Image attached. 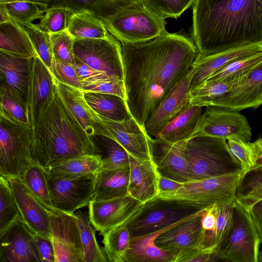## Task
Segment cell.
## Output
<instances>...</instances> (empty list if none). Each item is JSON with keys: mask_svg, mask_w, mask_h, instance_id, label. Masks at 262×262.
I'll return each mask as SVG.
<instances>
[{"mask_svg": "<svg viewBox=\"0 0 262 262\" xmlns=\"http://www.w3.org/2000/svg\"><path fill=\"white\" fill-rule=\"evenodd\" d=\"M250 145L252 162L251 170L262 166V138L250 143Z\"/></svg>", "mask_w": 262, "mask_h": 262, "instance_id": "cell-56", "label": "cell"}, {"mask_svg": "<svg viewBox=\"0 0 262 262\" xmlns=\"http://www.w3.org/2000/svg\"><path fill=\"white\" fill-rule=\"evenodd\" d=\"M192 28L200 56L262 45V0H195Z\"/></svg>", "mask_w": 262, "mask_h": 262, "instance_id": "cell-2", "label": "cell"}, {"mask_svg": "<svg viewBox=\"0 0 262 262\" xmlns=\"http://www.w3.org/2000/svg\"><path fill=\"white\" fill-rule=\"evenodd\" d=\"M67 30L74 38L102 39L109 34L102 19L88 8L73 10L70 13Z\"/></svg>", "mask_w": 262, "mask_h": 262, "instance_id": "cell-29", "label": "cell"}, {"mask_svg": "<svg viewBox=\"0 0 262 262\" xmlns=\"http://www.w3.org/2000/svg\"><path fill=\"white\" fill-rule=\"evenodd\" d=\"M184 155L191 182L243 171L224 139L194 135L186 141Z\"/></svg>", "mask_w": 262, "mask_h": 262, "instance_id": "cell-5", "label": "cell"}, {"mask_svg": "<svg viewBox=\"0 0 262 262\" xmlns=\"http://www.w3.org/2000/svg\"><path fill=\"white\" fill-rule=\"evenodd\" d=\"M262 243V200L254 204L248 211Z\"/></svg>", "mask_w": 262, "mask_h": 262, "instance_id": "cell-54", "label": "cell"}, {"mask_svg": "<svg viewBox=\"0 0 262 262\" xmlns=\"http://www.w3.org/2000/svg\"><path fill=\"white\" fill-rule=\"evenodd\" d=\"M227 144L231 154L241 165L244 173L250 171L252 164L250 142L232 138L227 140Z\"/></svg>", "mask_w": 262, "mask_h": 262, "instance_id": "cell-49", "label": "cell"}, {"mask_svg": "<svg viewBox=\"0 0 262 262\" xmlns=\"http://www.w3.org/2000/svg\"><path fill=\"white\" fill-rule=\"evenodd\" d=\"M0 176L21 179L33 163L32 127L0 114Z\"/></svg>", "mask_w": 262, "mask_h": 262, "instance_id": "cell-7", "label": "cell"}, {"mask_svg": "<svg viewBox=\"0 0 262 262\" xmlns=\"http://www.w3.org/2000/svg\"><path fill=\"white\" fill-rule=\"evenodd\" d=\"M55 80L56 91L87 134L111 138L99 115L86 101L81 89Z\"/></svg>", "mask_w": 262, "mask_h": 262, "instance_id": "cell-21", "label": "cell"}, {"mask_svg": "<svg viewBox=\"0 0 262 262\" xmlns=\"http://www.w3.org/2000/svg\"><path fill=\"white\" fill-rule=\"evenodd\" d=\"M103 168L100 155H85L60 162L47 169L50 175L77 177L96 175Z\"/></svg>", "mask_w": 262, "mask_h": 262, "instance_id": "cell-32", "label": "cell"}, {"mask_svg": "<svg viewBox=\"0 0 262 262\" xmlns=\"http://www.w3.org/2000/svg\"><path fill=\"white\" fill-rule=\"evenodd\" d=\"M183 184V183L159 176L158 181V195L165 192L176 190L182 187Z\"/></svg>", "mask_w": 262, "mask_h": 262, "instance_id": "cell-57", "label": "cell"}, {"mask_svg": "<svg viewBox=\"0 0 262 262\" xmlns=\"http://www.w3.org/2000/svg\"><path fill=\"white\" fill-rule=\"evenodd\" d=\"M96 175L64 177L48 173L51 199L59 211L74 214L85 207L94 194Z\"/></svg>", "mask_w": 262, "mask_h": 262, "instance_id": "cell-12", "label": "cell"}, {"mask_svg": "<svg viewBox=\"0 0 262 262\" xmlns=\"http://www.w3.org/2000/svg\"><path fill=\"white\" fill-rule=\"evenodd\" d=\"M208 207L193 201L158 195L143 203L125 224L131 237L144 236L165 230Z\"/></svg>", "mask_w": 262, "mask_h": 262, "instance_id": "cell-4", "label": "cell"}, {"mask_svg": "<svg viewBox=\"0 0 262 262\" xmlns=\"http://www.w3.org/2000/svg\"><path fill=\"white\" fill-rule=\"evenodd\" d=\"M0 23L9 21L13 20L10 16L6 9L1 5H0Z\"/></svg>", "mask_w": 262, "mask_h": 262, "instance_id": "cell-58", "label": "cell"}, {"mask_svg": "<svg viewBox=\"0 0 262 262\" xmlns=\"http://www.w3.org/2000/svg\"><path fill=\"white\" fill-rule=\"evenodd\" d=\"M95 145L100 151L103 163V169H113L129 165V154L116 141L100 136Z\"/></svg>", "mask_w": 262, "mask_h": 262, "instance_id": "cell-42", "label": "cell"}, {"mask_svg": "<svg viewBox=\"0 0 262 262\" xmlns=\"http://www.w3.org/2000/svg\"><path fill=\"white\" fill-rule=\"evenodd\" d=\"M232 228L210 261L258 262L259 238L249 212L235 202Z\"/></svg>", "mask_w": 262, "mask_h": 262, "instance_id": "cell-8", "label": "cell"}, {"mask_svg": "<svg viewBox=\"0 0 262 262\" xmlns=\"http://www.w3.org/2000/svg\"><path fill=\"white\" fill-rule=\"evenodd\" d=\"M0 96V114L16 122L31 124L28 103L18 94L1 83Z\"/></svg>", "mask_w": 262, "mask_h": 262, "instance_id": "cell-39", "label": "cell"}, {"mask_svg": "<svg viewBox=\"0 0 262 262\" xmlns=\"http://www.w3.org/2000/svg\"><path fill=\"white\" fill-rule=\"evenodd\" d=\"M244 174L240 171L185 183L177 190L158 196L186 200L208 206L215 203L234 205L237 188Z\"/></svg>", "mask_w": 262, "mask_h": 262, "instance_id": "cell-9", "label": "cell"}, {"mask_svg": "<svg viewBox=\"0 0 262 262\" xmlns=\"http://www.w3.org/2000/svg\"><path fill=\"white\" fill-rule=\"evenodd\" d=\"M27 32L37 55L51 70L54 56L50 34L31 23L23 26Z\"/></svg>", "mask_w": 262, "mask_h": 262, "instance_id": "cell-45", "label": "cell"}, {"mask_svg": "<svg viewBox=\"0 0 262 262\" xmlns=\"http://www.w3.org/2000/svg\"><path fill=\"white\" fill-rule=\"evenodd\" d=\"M33 234L23 220L0 236L1 262H41Z\"/></svg>", "mask_w": 262, "mask_h": 262, "instance_id": "cell-20", "label": "cell"}, {"mask_svg": "<svg viewBox=\"0 0 262 262\" xmlns=\"http://www.w3.org/2000/svg\"><path fill=\"white\" fill-rule=\"evenodd\" d=\"M56 93L55 78L37 55L31 61L27 101L32 128L51 104Z\"/></svg>", "mask_w": 262, "mask_h": 262, "instance_id": "cell-17", "label": "cell"}, {"mask_svg": "<svg viewBox=\"0 0 262 262\" xmlns=\"http://www.w3.org/2000/svg\"><path fill=\"white\" fill-rule=\"evenodd\" d=\"M258 262H262V251H260Z\"/></svg>", "mask_w": 262, "mask_h": 262, "instance_id": "cell-59", "label": "cell"}, {"mask_svg": "<svg viewBox=\"0 0 262 262\" xmlns=\"http://www.w3.org/2000/svg\"><path fill=\"white\" fill-rule=\"evenodd\" d=\"M128 193L144 203L159 194V174L151 160H140L129 155Z\"/></svg>", "mask_w": 262, "mask_h": 262, "instance_id": "cell-25", "label": "cell"}, {"mask_svg": "<svg viewBox=\"0 0 262 262\" xmlns=\"http://www.w3.org/2000/svg\"><path fill=\"white\" fill-rule=\"evenodd\" d=\"M152 13L164 19H177L190 6L195 0H142Z\"/></svg>", "mask_w": 262, "mask_h": 262, "instance_id": "cell-46", "label": "cell"}, {"mask_svg": "<svg viewBox=\"0 0 262 262\" xmlns=\"http://www.w3.org/2000/svg\"><path fill=\"white\" fill-rule=\"evenodd\" d=\"M74 52L75 59L123 80L121 44L111 34L102 39L75 38Z\"/></svg>", "mask_w": 262, "mask_h": 262, "instance_id": "cell-10", "label": "cell"}, {"mask_svg": "<svg viewBox=\"0 0 262 262\" xmlns=\"http://www.w3.org/2000/svg\"><path fill=\"white\" fill-rule=\"evenodd\" d=\"M99 116L110 132L111 139L119 143L134 158L151 160L148 135L133 117L118 121Z\"/></svg>", "mask_w": 262, "mask_h": 262, "instance_id": "cell-23", "label": "cell"}, {"mask_svg": "<svg viewBox=\"0 0 262 262\" xmlns=\"http://www.w3.org/2000/svg\"><path fill=\"white\" fill-rule=\"evenodd\" d=\"M73 10L60 5H52L48 7L36 25L41 30L49 34L67 29L69 15Z\"/></svg>", "mask_w": 262, "mask_h": 262, "instance_id": "cell-44", "label": "cell"}, {"mask_svg": "<svg viewBox=\"0 0 262 262\" xmlns=\"http://www.w3.org/2000/svg\"><path fill=\"white\" fill-rule=\"evenodd\" d=\"M165 230L144 236L131 237L130 246L123 262H173L171 255L155 244L156 237Z\"/></svg>", "mask_w": 262, "mask_h": 262, "instance_id": "cell-31", "label": "cell"}, {"mask_svg": "<svg viewBox=\"0 0 262 262\" xmlns=\"http://www.w3.org/2000/svg\"><path fill=\"white\" fill-rule=\"evenodd\" d=\"M81 90L115 95L125 99L123 80L117 77L99 79L84 83Z\"/></svg>", "mask_w": 262, "mask_h": 262, "instance_id": "cell-48", "label": "cell"}, {"mask_svg": "<svg viewBox=\"0 0 262 262\" xmlns=\"http://www.w3.org/2000/svg\"><path fill=\"white\" fill-rule=\"evenodd\" d=\"M202 114V107L188 105L159 133L156 138L170 143L188 140L193 136Z\"/></svg>", "mask_w": 262, "mask_h": 262, "instance_id": "cell-28", "label": "cell"}, {"mask_svg": "<svg viewBox=\"0 0 262 262\" xmlns=\"http://www.w3.org/2000/svg\"><path fill=\"white\" fill-rule=\"evenodd\" d=\"M261 62L262 52L231 63L213 74L207 80L239 82Z\"/></svg>", "mask_w": 262, "mask_h": 262, "instance_id": "cell-43", "label": "cell"}, {"mask_svg": "<svg viewBox=\"0 0 262 262\" xmlns=\"http://www.w3.org/2000/svg\"><path fill=\"white\" fill-rule=\"evenodd\" d=\"M20 220L23 218L9 180L0 176V236Z\"/></svg>", "mask_w": 262, "mask_h": 262, "instance_id": "cell-40", "label": "cell"}, {"mask_svg": "<svg viewBox=\"0 0 262 262\" xmlns=\"http://www.w3.org/2000/svg\"><path fill=\"white\" fill-rule=\"evenodd\" d=\"M262 187V166L245 173L237 188L236 199Z\"/></svg>", "mask_w": 262, "mask_h": 262, "instance_id": "cell-51", "label": "cell"}, {"mask_svg": "<svg viewBox=\"0 0 262 262\" xmlns=\"http://www.w3.org/2000/svg\"><path fill=\"white\" fill-rule=\"evenodd\" d=\"M262 200V187L257 189L244 196L236 199V202L248 211L256 203Z\"/></svg>", "mask_w": 262, "mask_h": 262, "instance_id": "cell-55", "label": "cell"}, {"mask_svg": "<svg viewBox=\"0 0 262 262\" xmlns=\"http://www.w3.org/2000/svg\"><path fill=\"white\" fill-rule=\"evenodd\" d=\"M143 203L128 193L107 200L90 201L89 218L95 230L101 234L126 223L141 208Z\"/></svg>", "mask_w": 262, "mask_h": 262, "instance_id": "cell-15", "label": "cell"}, {"mask_svg": "<svg viewBox=\"0 0 262 262\" xmlns=\"http://www.w3.org/2000/svg\"><path fill=\"white\" fill-rule=\"evenodd\" d=\"M121 44L125 103L144 128L164 96L191 70L197 49L189 38L167 31L146 41Z\"/></svg>", "mask_w": 262, "mask_h": 262, "instance_id": "cell-1", "label": "cell"}, {"mask_svg": "<svg viewBox=\"0 0 262 262\" xmlns=\"http://www.w3.org/2000/svg\"><path fill=\"white\" fill-rule=\"evenodd\" d=\"M11 18L22 26L39 19L49 6L34 2L14 1L0 3Z\"/></svg>", "mask_w": 262, "mask_h": 262, "instance_id": "cell-41", "label": "cell"}, {"mask_svg": "<svg viewBox=\"0 0 262 262\" xmlns=\"http://www.w3.org/2000/svg\"><path fill=\"white\" fill-rule=\"evenodd\" d=\"M23 220L35 235L51 240V214L19 178L8 179Z\"/></svg>", "mask_w": 262, "mask_h": 262, "instance_id": "cell-19", "label": "cell"}, {"mask_svg": "<svg viewBox=\"0 0 262 262\" xmlns=\"http://www.w3.org/2000/svg\"><path fill=\"white\" fill-rule=\"evenodd\" d=\"M102 235L103 250L108 261L123 262L131 241V236L125 223Z\"/></svg>", "mask_w": 262, "mask_h": 262, "instance_id": "cell-35", "label": "cell"}, {"mask_svg": "<svg viewBox=\"0 0 262 262\" xmlns=\"http://www.w3.org/2000/svg\"><path fill=\"white\" fill-rule=\"evenodd\" d=\"M20 179L50 212L53 213L59 211L54 208L51 201L46 169L33 163Z\"/></svg>", "mask_w": 262, "mask_h": 262, "instance_id": "cell-34", "label": "cell"}, {"mask_svg": "<svg viewBox=\"0 0 262 262\" xmlns=\"http://www.w3.org/2000/svg\"><path fill=\"white\" fill-rule=\"evenodd\" d=\"M206 208L161 232L155 238V244L171 255L173 262H183L192 251L202 248L205 231L201 221Z\"/></svg>", "mask_w": 262, "mask_h": 262, "instance_id": "cell-11", "label": "cell"}, {"mask_svg": "<svg viewBox=\"0 0 262 262\" xmlns=\"http://www.w3.org/2000/svg\"><path fill=\"white\" fill-rule=\"evenodd\" d=\"M32 59L0 51L1 83L14 91L27 102Z\"/></svg>", "mask_w": 262, "mask_h": 262, "instance_id": "cell-26", "label": "cell"}, {"mask_svg": "<svg viewBox=\"0 0 262 262\" xmlns=\"http://www.w3.org/2000/svg\"><path fill=\"white\" fill-rule=\"evenodd\" d=\"M205 135L226 141L235 138L249 142L251 128L246 118L238 111L217 106L207 107L194 135Z\"/></svg>", "mask_w": 262, "mask_h": 262, "instance_id": "cell-13", "label": "cell"}, {"mask_svg": "<svg viewBox=\"0 0 262 262\" xmlns=\"http://www.w3.org/2000/svg\"><path fill=\"white\" fill-rule=\"evenodd\" d=\"M53 51L55 60L74 64L76 62L74 52L75 38L66 30L50 34Z\"/></svg>", "mask_w": 262, "mask_h": 262, "instance_id": "cell-47", "label": "cell"}, {"mask_svg": "<svg viewBox=\"0 0 262 262\" xmlns=\"http://www.w3.org/2000/svg\"><path fill=\"white\" fill-rule=\"evenodd\" d=\"M76 60L74 66L78 77L82 84L96 80L99 79H104L109 77L105 72L94 69L86 64Z\"/></svg>", "mask_w": 262, "mask_h": 262, "instance_id": "cell-52", "label": "cell"}, {"mask_svg": "<svg viewBox=\"0 0 262 262\" xmlns=\"http://www.w3.org/2000/svg\"><path fill=\"white\" fill-rule=\"evenodd\" d=\"M238 82L207 80L190 92L189 105L208 107L214 100L230 91Z\"/></svg>", "mask_w": 262, "mask_h": 262, "instance_id": "cell-38", "label": "cell"}, {"mask_svg": "<svg viewBox=\"0 0 262 262\" xmlns=\"http://www.w3.org/2000/svg\"><path fill=\"white\" fill-rule=\"evenodd\" d=\"M186 141L170 143L148 136L150 159L160 176L183 183L191 182L184 155Z\"/></svg>", "mask_w": 262, "mask_h": 262, "instance_id": "cell-18", "label": "cell"}, {"mask_svg": "<svg viewBox=\"0 0 262 262\" xmlns=\"http://www.w3.org/2000/svg\"><path fill=\"white\" fill-rule=\"evenodd\" d=\"M129 165L113 169L102 168L96 174L94 200H107L128 194Z\"/></svg>", "mask_w": 262, "mask_h": 262, "instance_id": "cell-27", "label": "cell"}, {"mask_svg": "<svg viewBox=\"0 0 262 262\" xmlns=\"http://www.w3.org/2000/svg\"><path fill=\"white\" fill-rule=\"evenodd\" d=\"M85 155H100V151L56 91L53 101L32 128L33 162L47 169Z\"/></svg>", "mask_w": 262, "mask_h": 262, "instance_id": "cell-3", "label": "cell"}, {"mask_svg": "<svg viewBox=\"0 0 262 262\" xmlns=\"http://www.w3.org/2000/svg\"><path fill=\"white\" fill-rule=\"evenodd\" d=\"M80 232L85 262H106L108 260L103 250L98 245L89 216L81 210L76 213Z\"/></svg>", "mask_w": 262, "mask_h": 262, "instance_id": "cell-36", "label": "cell"}, {"mask_svg": "<svg viewBox=\"0 0 262 262\" xmlns=\"http://www.w3.org/2000/svg\"><path fill=\"white\" fill-rule=\"evenodd\" d=\"M35 242L41 261L55 262L54 247L50 239L35 235Z\"/></svg>", "mask_w": 262, "mask_h": 262, "instance_id": "cell-53", "label": "cell"}, {"mask_svg": "<svg viewBox=\"0 0 262 262\" xmlns=\"http://www.w3.org/2000/svg\"><path fill=\"white\" fill-rule=\"evenodd\" d=\"M0 51L28 59L37 55L27 32L14 20L0 23Z\"/></svg>", "mask_w": 262, "mask_h": 262, "instance_id": "cell-30", "label": "cell"}, {"mask_svg": "<svg viewBox=\"0 0 262 262\" xmlns=\"http://www.w3.org/2000/svg\"><path fill=\"white\" fill-rule=\"evenodd\" d=\"M101 19L108 32L121 43L146 41L166 31L165 19L152 13L142 1Z\"/></svg>", "mask_w": 262, "mask_h": 262, "instance_id": "cell-6", "label": "cell"}, {"mask_svg": "<svg viewBox=\"0 0 262 262\" xmlns=\"http://www.w3.org/2000/svg\"><path fill=\"white\" fill-rule=\"evenodd\" d=\"M51 226L55 262H85L75 213H52Z\"/></svg>", "mask_w": 262, "mask_h": 262, "instance_id": "cell-14", "label": "cell"}, {"mask_svg": "<svg viewBox=\"0 0 262 262\" xmlns=\"http://www.w3.org/2000/svg\"><path fill=\"white\" fill-rule=\"evenodd\" d=\"M50 71L57 81L73 87L82 89V84L78 77L74 64L54 59Z\"/></svg>", "mask_w": 262, "mask_h": 262, "instance_id": "cell-50", "label": "cell"}, {"mask_svg": "<svg viewBox=\"0 0 262 262\" xmlns=\"http://www.w3.org/2000/svg\"><path fill=\"white\" fill-rule=\"evenodd\" d=\"M194 74V69L192 67L161 100L145 123L144 128L148 136L156 137L159 133L189 104L190 84Z\"/></svg>", "mask_w": 262, "mask_h": 262, "instance_id": "cell-16", "label": "cell"}, {"mask_svg": "<svg viewBox=\"0 0 262 262\" xmlns=\"http://www.w3.org/2000/svg\"><path fill=\"white\" fill-rule=\"evenodd\" d=\"M51 4L68 6L73 10L88 8L101 18L142 0H50Z\"/></svg>", "mask_w": 262, "mask_h": 262, "instance_id": "cell-37", "label": "cell"}, {"mask_svg": "<svg viewBox=\"0 0 262 262\" xmlns=\"http://www.w3.org/2000/svg\"><path fill=\"white\" fill-rule=\"evenodd\" d=\"M262 104V62L230 91L213 101L210 105L239 111L257 108Z\"/></svg>", "mask_w": 262, "mask_h": 262, "instance_id": "cell-22", "label": "cell"}, {"mask_svg": "<svg viewBox=\"0 0 262 262\" xmlns=\"http://www.w3.org/2000/svg\"><path fill=\"white\" fill-rule=\"evenodd\" d=\"M262 52V45H250L206 56L196 55L192 67L194 74L190 92L207 80L213 74L237 60Z\"/></svg>", "mask_w": 262, "mask_h": 262, "instance_id": "cell-24", "label": "cell"}, {"mask_svg": "<svg viewBox=\"0 0 262 262\" xmlns=\"http://www.w3.org/2000/svg\"><path fill=\"white\" fill-rule=\"evenodd\" d=\"M83 94L91 107L102 116L118 121L132 117L125 100L117 95L94 92H83Z\"/></svg>", "mask_w": 262, "mask_h": 262, "instance_id": "cell-33", "label": "cell"}]
</instances>
